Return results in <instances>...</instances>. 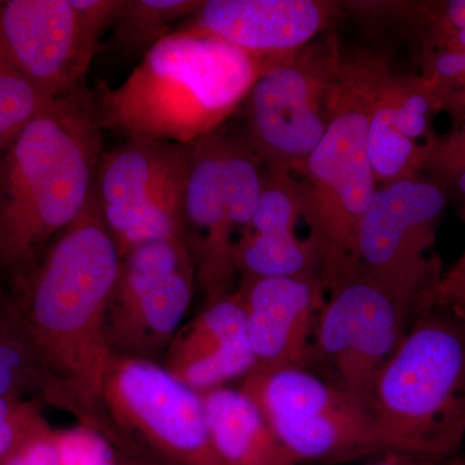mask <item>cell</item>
<instances>
[{"instance_id":"27","label":"cell","mask_w":465,"mask_h":465,"mask_svg":"<svg viewBox=\"0 0 465 465\" xmlns=\"http://www.w3.org/2000/svg\"><path fill=\"white\" fill-rule=\"evenodd\" d=\"M48 430L51 425L43 418L36 401H18L0 418V465H7L24 446Z\"/></svg>"},{"instance_id":"9","label":"cell","mask_w":465,"mask_h":465,"mask_svg":"<svg viewBox=\"0 0 465 465\" xmlns=\"http://www.w3.org/2000/svg\"><path fill=\"white\" fill-rule=\"evenodd\" d=\"M448 202L425 174L379 186L358 229L353 271L418 307L432 304L445 271L436 243Z\"/></svg>"},{"instance_id":"1","label":"cell","mask_w":465,"mask_h":465,"mask_svg":"<svg viewBox=\"0 0 465 465\" xmlns=\"http://www.w3.org/2000/svg\"><path fill=\"white\" fill-rule=\"evenodd\" d=\"M119 266L118 247L94 193L84 213L8 292L66 411L113 445L116 437L104 411L103 391L113 358L106 316Z\"/></svg>"},{"instance_id":"31","label":"cell","mask_w":465,"mask_h":465,"mask_svg":"<svg viewBox=\"0 0 465 465\" xmlns=\"http://www.w3.org/2000/svg\"><path fill=\"white\" fill-rule=\"evenodd\" d=\"M121 463L122 465H159L154 461L149 460V459L139 457L137 451L133 452H122Z\"/></svg>"},{"instance_id":"3","label":"cell","mask_w":465,"mask_h":465,"mask_svg":"<svg viewBox=\"0 0 465 465\" xmlns=\"http://www.w3.org/2000/svg\"><path fill=\"white\" fill-rule=\"evenodd\" d=\"M258 61L206 34L159 41L118 87L94 88L104 130L191 145L220 130L259 75Z\"/></svg>"},{"instance_id":"14","label":"cell","mask_w":465,"mask_h":465,"mask_svg":"<svg viewBox=\"0 0 465 465\" xmlns=\"http://www.w3.org/2000/svg\"><path fill=\"white\" fill-rule=\"evenodd\" d=\"M345 14L341 2L327 0H207L174 30L222 39L265 72L324 35Z\"/></svg>"},{"instance_id":"35","label":"cell","mask_w":465,"mask_h":465,"mask_svg":"<svg viewBox=\"0 0 465 465\" xmlns=\"http://www.w3.org/2000/svg\"><path fill=\"white\" fill-rule=\"evenodd\" d=\"M168 465H183V464H171V463H168Z\"/></svg>"},{"instance_id":"22","label":"cell","mask_w":465,"mask_h":465,"mask_svg":"<svg viewBox=\"0 0 465 465\" xmlns=\"http://www.w3.org/2000/svg\"><path fill=\"white\" fill-rule=\"evenodd\" d=\"M198 0H122L110 29L112 35L100 51L110 57L145 56L201 7Z\"/></svg>"},{"instance_id":"18","label":"cell","mask_w":465,"mask_h":465,"mask_svg":"<svg viewBox=\"0 0 465 465\" xmlns=\"http://www.w3.org/2000/svg\"><path fill=\"white\" fill-rule=\"evenodd\" d=\"M304 213V192L295 174L265 168L258 208L249 228L235 241L234 259L242 280L272 277L321 278V258L311 238L296 225Z\"/></svg>"},{"instance_id":"16","label":"cell","mask_w":465,"mask_h":465,"mask_svg":"<svg viewBox=\"0 0 465 465\" xmlns=\"http://www.w3.org/2000/svg\"><path fill=\"white\" fill-rule=\"evenodd\" d=\"M183 207V240L208 302L232 292L238 274L232 220L220 161V130L191 143Z\"/></svg>"},{"instance_id":"20","label":"cell","mask_w":465,"mask_h":465,"mask_svg":"<svg viewBox=\"0 0 465 465\" xmlns=\"http://www.w3.org/2000/svg\"><path fill=\"white\" fill-rule=\"evenodd\" d=\"M208 436L223 465H298L246 391L220 387L201 393Z\"/></svg>"},{"instance_id":"12","label":"cell","mask_w":465,"mask_h":465,"mask_svg":"<svg viewBox=\"0 0 465 465\" xmlns=\"http://www.w3.org/2000/svg\"><path fill=\"white\" fill-rule=\"evenodd\" d=\"M122 0H5L0 45L15 67L50 99L84 84Z\"/></svg>"},{"instance_id":"26","label":"cell","mask_w":465,"mask_h":465,"mask_svg":"<svg viewBox=\"0 0 465 465\" xmlns=\"http://www.w3.org/2000/svg\"><path fill=\"white\" fill-rule=\"evenodd\" d=\"M425 176L443 186L449 198L465 206V116L434 143Z\"/></svg>"},{"instance_id":"30","label":"cell","mask_w":465,"mask_h":465,"mask_svg":"<svg viewBox=\"0 0 465 465\" xmlns=\"http://www.w3.org/2000/svg\"><path fill=\"white\" fill-rule=\"evenodd\" d=\"M360 465H450V460L394 450V451L385 452L379 457L363 461Z\"/></svg>"},{"instance_id":"17","label":"cell","mask_w":465,"mask_h":465,"mask_svg":"<svg viewBox=\"0 0 465 465\" xmlns=\"http://www.w3.org/2000/svg\"><path fill=\"white\" fill-rule=\"evenodd\" d=\"M252 372L307 367L318 314L326 298L321 278L242 280Z\"/></svg>"},{"instance_id":"24","label":"cell","mask_w":465,"mask_h":465,"mask_svg":"<svg viewBox=\"0 0 465 465\" xmlns=\"http://www.w3.org/2000/svg\"><path fill=\"white\" fill-rule=\"evenodd\" d=\"M360 17L396 20L415 30L416 36L465 30V0L442 2H348Z\"/></svg>"},{"instance_id":"23","label":"cell","mask_w":465,"mask_h":465,"mask_svg":"<svg viewBox=\"0 0 465 465\" xmlns=\"http://www.w3.org/2000/svg\"><path fill=\"white\" fill-rule=\"evenodd\" d=\"M419 74L439 97L452 124L465 116V30L419 36Z\"/></svg>"},{"instance_id":"15","label":"cell","mask_w":465,"mask_h":465,"mask_svg":"<svg viewBox=\"0 0 465 465\" xmlns=\"http://www.w3.org/2000/svg\"><path fill=\"white\" fill-rule=\"evenodd\" d=\"M440 113L439 97L423 75L388 65L369 115V154L378 188L425 174L439 139L433 124Z\"/></svg>"},{"instance_id":"28","label":"cell","mask_w":465,"mask_h":465,"mask_svg":"<svg viewBox=\"0 0 465 465\" xmlns=\"http://www.w3.org/2000/svg\"><path fill=\"white\" fill-rule=\"evenodd\" d=\"M57 439L61 465H122L113 443L87 425L57 432Z\"/></svg>"},{"instance_id":"32","label":"cell","mask_w":465,"mask_h":465,"mask_svg":"<svg viewBox=\"0 0 465 465\" xmlns=\"http://www.w3.org/2000/svg\"><path fill=\"white\" fill-rule=\"evenodd\" d=\"M450 465H465V458L458 455V457L450 459Z\"/></svg>"},{"instance_id":"13","label":"cell","mask_w":465,"mask_h":465,"mask_svg":"<svg viewBox=\"0 0 465 465\" xmlns=\"http://www.w3.org/2000/svg\"><path fill=\"white\" fill-rule=\"evenodd\" d=\"M195 284L194 262L180 238L149 242L124 255L106 316L113 356L163 357L191 305Z\"/></svg>"},{"instance_id":"5","label":"cell","mask_w":465,"mask_h":465,"mask_svg":"<svg viewBox=\"0 0 465 465\" xmlns=\"http://www.w3.org/2000/svg\"><path fill=\"white\" fill-rule=\"evenodd\" d=\"M369 412L402 451L458 457L465 439V318L433 302L376 375Z\"/></svg>"},{"instance_id":"10","label":"cell","mask_w":465,"mask_h":465,"mask_svg":"<svg viewBox=\"0 0 465 465\" xmlns=\"http://www.w3.org/2000/svg\"><path fill=\"white\" fill-rule=\"evenodd\" d=\"M103 406L118 451L143 443L171 464L223 465L211 445L201 393L155 361L113 356Z\"/></svg>"},{"instance_id":"11","label":"cell","mask_w":465,"mask_h":465,"mask_svg":"<svg viewBox=\"0 0 465 465\" xmlns=\"http://www.w3.org/2000/svg\"><path fill=\"white\" fill-rule=\"evenodd\" d=\"M191 146L125 137L104 152L94 198L121 259L149 242L183 240V207Z\"/></svg>"},{"instance_id":"29","label":"cell","mask_w":465,"mask_h":465,"mask_svg":"<svg viewBox=\"0 0 465 465\" xmlns=\"http://www.w3.org/2000/svg\"><path fill=\"white\" fill-rule=\"evenodd\" d=\"M460 216L465 228V206H461ZM434 302L440 304L465 305V241L460 256L455 260L454 264L443 271L434 293Z\"/></svg>"},{"instance_id":"8","label":"cell","mask_w":465,"mask_h":465,"mask_svg":"<svg viewBox=\"0 0 465 465\" xmlns=\"http://www.w3.org/2000/svg\"><path fill=\"white\" fill-rule=\"evenodd\" d=\"M344 48L324 34L256 79L243 103L244 137L266 170L302 174L329 124Z\"/></svg>"},{"instance_id":"2","label":"cell","mask_w":465,"mask_h":465,"mask_svg":"<svg viewBox=\"0 0 465 465\" xmlns=\"http://www.w3.org/2000/svg\"><path fill=\"white\" fill-rule=\"evenodd\" d=\"M96 94L84 84L52 101L0 166V277L33 268L94 195L104 154Z\"/></svg>"},{"instance_id":"21","label":"cell","mask_w":465,"mask_h":465,"mask_svg":"<svg viewBox=\"0 0 465 465\" xmlns=\"http://www.w3.org/2000/svg\"><path fill=\"white\" fill-rule=\"evenodd\" d=\"M0 397L45 402L65 410L54 376L21 320L9 293L0 290Z\"/></svg>"},{"instance_id":"4","label":"cell","mask_w":465,"mask_h":465,"mask_svg":"<svg viewBox=\"0 0 465 465\" xmlns=\"http://www.w3.org/2000/svg\"><path fill=\"white\" fill-rule=\"evenodd\" d=\"M391 61L370 50L344 51L329 100V124L300 176L302 220L316 243L324 287L354 268L358 229L376 185L369 115Z\"/></svg>"},{"instance_id":"33","label":"cell","mask_w":465,"mask_h":465,"mask_svg":"<svg viewBox=\"0 0 465 465\" xmlns=\"http://www.w3.org/2000/svg\"><path fill=\"white\" fill-rule=\"evenodd\" d=\"M450 305V304H448ZM451 307L457 308L459 312H460L461 314H463L465 318V305H451Z\"/></svg>"},{"instance_id":"6","label":"cell","mask_w":465,"mask_h":465,"mask_svg":"<svg viewBox=\"0 0 465 465\" xmlns=\"http://www.w3.org/2000/svg\"><path fill=\"white\" fill-rule=\"evenodd\" d=\"M240 388L298 465L356 463L402 451L365 407L307 367L251 372Z\"/></svg>"},{"instance_id":"7","label":"cell","mask_w":465,"mask_h":465,"mask_svg":"<svg viewBox=\"0 0 465 465\" xmlns=\"http://www.w3.org/2000/svg\"><path fill=\"white\" fill-rule=\"evenodd\" d=\"M423 309L360 272L336 278L326 286L307 369L369 411L376 375Z\"/></svg>"},{"instance_id":"34","label":"cell","mask_w":465,"mask_h":465,"mask_svg":"<svg viewBox=\"0 0 465 465\" xmlns=\"http://www.w3.org/2000/svg\"><path fill=\"white\" fill-rule=\"evenodd\" d=\"M5 152H7V149H3L2 146H0V166H2L3 158H5Z\"/></svg>"},{"instance_id":"19","label":"cell","mask_w":465,"mask_h":465,"mask_svg":"<svg viewBox=\"0 0 465 465\" xmlns=\"http://www.w3.org/2000/svg\"><path fill=\"white\" fill-rule=\"evenodd\" d=\"M162 358V366L170 374L198 393L251 374L255 358L240 291L208 302L194 320L179 329Z\"/></svg>"},{"instance_id":"25","label":"cell","mask_w":465,"mask_h":465,"mask_svg":"<svg viewBox=\"0 0 465 465\" xmlns=\"http://www.w3.org/2000/svg\"><path fill=\"white\" fill-rule=\"evenodd\" d=\"M52 101L18 72L0 45V146L8 149Z\"/></svg>"}]
</instances>
